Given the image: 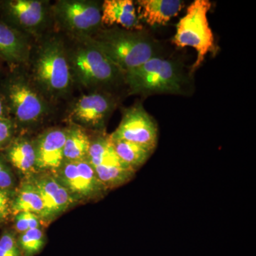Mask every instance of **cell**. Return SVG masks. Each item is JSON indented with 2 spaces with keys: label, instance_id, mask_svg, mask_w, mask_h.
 I'll return each mask as SVG.
<instances>
[{
  "label": "cell",
  "instance_id": "obj_1",
  "mask_svg": "<svg viewBox=\"0 0 256 256\" xmlns=\"http://www.w3.org/2000/svg\"><path fill=\"white\" fill-rule=\"evenodd\" d=\"M69 40L66 47L74 84L94 92L124 82V74L92 36Z\"/></svg>",
  "mask_w": 256,
  "mask_h": 256
},
{
  "label": "cell",
  "instance_id": "obj_2",
  "mask_svg": "<svg viewBox=\"0 0 256 256\" xmlns=\"http://www.w3.org/2000/svg\"><path fill=\"white\" fill-rule=\"evenodd\" d=\"M92 37L124 76L151 58L162 56L160 44L144 30L102 28Z\"/></svg>",
  "mask_w": 256,
  "mask_h": 256
},
{
  "label": "cell",
  "instance_id": "obj_3",
  "mask_svg": "<svg viewBox=\"0 0 256 256\" xmlns=\"http://www.w3.org/2000/svg\"><path fill=\"white\" fill-rule=\"evenodd\" d=\"M32 60L30 78L47 100L63 98L72 92L74 79L66 43L58 36L43 40Z\"/></svg>",
  "mask_w": 256,
  "mask_h": 256
},
{
  "label": "cell",
  "instance_id": "obj_4",
  "mask_svg": "<svg viewBox=\"0 0 256 256\" xmlns=\"http://www.w3.org/2000/svg\"><path fill=\"white\" fill-rule=\"evenodd\" d=\"M188 77L180 62L158 56L124 75V82L132 95H182L190 84Z\"/></svg>",
  "mask_w": 256,
  "mask_h": 256
},
{
  "label": "cell",
  "instance_id": "obj_5",
  "mask_svg": "<svg viewBox=\"0 0 256 256\" xmlns=\"http://www.w3.org/2000/svg\"><path fill=\"white\" fill-rule=\"evenodd\" d=\"M0 92L6 99L12 118L16 128L36 126L48 114V100L32 82L30 76L18 69L10 72L0 82Z\"/></svg>",
  "mask_w": 256,
  "mask_h": 256
},
{
  "label": "cell",
  "instance_id": "obj_6",
  "mask_svg": "<svg viewBox=\"0 0 256 256\" xmlns=\"http://www.w3.org/2000/svg\"><path fill=\"white\" fill-rule=\"evenodd\" d=\"M210 6L208 0H195L176 25L174 44L180 48L191 46L197 53L190 74L202 65L205 56L214 46V37L207 18Z\"/></svg>",
  "mask_w": 256,
  "mask_h": 256
},
{
  "label": "cell",
  "instance_id": "obj_7",
  "mask_svg": "<svg viewBox=\"0 0 256 256\" xmlns=\"http://www.w3.org/2000/svg\"><path fill=\"white\" fill-rule=\"evenodd\" d=\"M52 15L69 38L92 36L102 28L101 5L89 0H60L52 6Z\"/></svg>",
  "mask_w": 256,
  "mask_h": 256
},
{
  "label": "cell",
  "instance_id": "obj_8",
  "mask_svg": "<svg viewBox=\"0 0 256 256\" xmlns=\"http://www.w3.org/2000/svg\"><path fill=\"white\" fill-rule=\"evenodd\" d=\"M87 160L108 190L129 182L136 174V172L120 159L114 152L110 134H106L104 131L97 132L95 137L92 138Z\"/></svg>",
  "mask_w": 256,
  "mask_h": 256
},
{
  "label": "cell",
  "instance_id": "obj_9",
  "mask_svg": "<svg viewBox=\"0 0 256 256\" xmlns=\"http://www.w3.org/2000/svg\"><path fill=\"white\" fill-rule=\"evenodd\" d=\"M50 15L52 6L47 1L0 0V20L30 36H41Z\"/></svg>",
  "mask_w": 256,
  "mask_h": 256
},
{
  "label": "cell",
  "instance_id": "obj_10",
  "mask_svg": "<svg viewBox=\"0 0 256 256\" xmlns=\"http://www.w3.org/2000/svg\"><path fill=\"white\" fill-rule=\"evenodd\" d=\"M66 188L76 203L98 201L109 191L86 160L64 161L54 174Z\"/></svg>",
  "mask_w": 256,
  "mask_h": 256
},
{
  "label": "cell",
  "instance_id": "obj_11",
  "mask_svg": "<svg viewBox=\"0 0 256 256\" xmlns=\"http://www.w3.org/2000/svg\"><path fill=\"white\" fill-rule=\"evenodd\" d=\"M110 138L112 140L136 143L154 152L158 144V124L142 104H136L124 109L120 122Z\"/></svg>",
  "mask_w": 256,
  "mask_h": 256
},
{
  "label": "cell",
  "instance_id": "obj_12",
  "mask_svg": "<svg viewBox=\"0 0 256 256\" xmlns=\"http://www.w3.org/2000/svg\"><path fill=\"white\" fill-rule=\"evenodd\" d=\"M116 106V99L110 94L92 92L76 99L68 110V118L70 124L101 132Z\"/></svg>",
  "mask_w": 256,
  "mask_h": 256
},
{
  "label": "cell",
  "instance_id": "obj_13",
  "mask_svg": "<svg viewBox=\"0 0 256 256\" xmlns=\"http://www.w3.org/2000/svg\"><path fill=\"white\" fill-rule=\"evenodd\" d=\"M28 178L36 186L43 201L44 210L40 218L43 223L53 222L76 204L66 188L54 175L37 173Z\"/></svg>",
  "mask_w": 256,
  "mask_h": 256
},
{
  "label": "cell",
  "instance_id": "obj_14",
  "mask_svg": "<svg viewBox=\"0 0 256 256\" xmlns=\"http://www.w3.org/2000/svg\"><path fill=\"white\" fill-rule=\"evenodd\" d=\"M66 132L60 128H50L34 140L38 173L55 174L64 161Z\"/></svg>",
  "mask_w": 256,
  "mask_h": 256
},
{
  "label": "cell",
  "instance_id": "obj_15",
  "mask_svg": "<svg viewBox=\"0 0 256 256\" xmlns=\"http://www.w3.org/2000/svg\"><path fill=\"white\" fill-rule=\"evenodd\" d=\"M28 37L0 20V60L11 72L30 62L32 46Z\"/></svg>",
  "mask_w": 256,
  "mask_h": 256
},
{
  "label": "cell",
  "instance_id": "obj_16",
  "mask_svg": "<svg viewBox=\"0 0 256 256\" xmlns=\"http://www.w3.org/2000/svg\"><path fill=\"white\" fill-rule=\"evenodd\" d=\"M102 28L119 26L128 30H142V24L132 0H106L101 4Z\"/></svg>",
  "mask_w": 256,
  "mask_h": 256
},
{
  "label": "cell",
  "instance_id": "obj_17",
  "mask_svg": "<svg viewBox=\"0 0 256 256\" xmlns=\"http://www.w3.org/2000/svg\"><path fill=\"white\" fill-rule=\"evenodd\" d=\"M3 156L25 178L37 174L34 140L25 136L15 137L3 150Z\"/></svg>",
  "mask_w": 256,
  "mask_h": 256
},
{
  "label": "cell",
  "instance_id": "obj_18",
  "mask_svg": "<svg viewBox=\"0 0 256 256\" xmlns=\"http://www.w3.org/2000/svg\"><path fill=\"white\" fill-rule=\"evenodd\" d=\"M183 4L180 0H138L136 8L141 21L153 26L166 24L181 11Z\"/></svg>",
  "mask_w": 256,
  "mask_h": 256
},
{
  "label": "cell",
  "instance_id": "obj_19",
  "mask_svg": "<svg viewBox=\"0 0 256 256\" xmlns=\"http://www.w3.org/2000/svg\"><path fill=\"white\" fill-rule=\"evenodd\" d=\"M44 206L40 192L30 178H25L15 192L12 204V214L30 212L41 218Z\"/></svg>",
  "mask_w": 256,
  "mask_h": 256
},
{
  "label": "cell",
  "instance_id": "obj_20",
  "mask_svg": "<svg viewBox=\"0 0 256 256\" xmlns=\"http://www.w3.org/2000/svg\"><path fill=\"white\" fill-rule=\"evenodd\" d=\"M66 132L64 161L76 162L86 160L92 141V138L88 134L86 130L70 124L66 129Z\"/></svg>",
  "mask_w": 256,
  "mask_h": 256
},
{
  "label": "cell",
  "instance_id": "obj_21",
  "mask_svg": "<svg viewBox=\"0 0 256 256\" xmlns=\"http://www.w3.org/2000/svg\"><path fill=\"white\" fill-rule=\"evenodd\" d=\"M114 152L121 161L131 168L133 171L138 170L146 164L153 152L136 144L124 140H112Z\"/></svg>",
  "mask_w": 256,
  "mask_h": 256
},
{
  "label": "cell",
  "instance_id": "obj_22",
  "mask_svg": "<svg viewBox=\"0 0 256 256\" xmlns=\"http://www.w3.org/2000/svg\"><path fill=\"white\" fill-rule=\"evenodd\" d=\"M18 244L22 256H34L40 254L46 245V236L41 228L30 229L20 234Z\"/></svg>",
  "mask_w": 256,
  "mask_h": 256
},
{
  "label": "cell",
  "instance_id": "obj_23",
  "mask_svg": "<svg viewBox=\"0 0 256 256\" xmlns=\"http://www.w3.org/2000/svg\"><path fill=\"white\" fill-rule=\"evenodd\" d=\"M14 217L15 228L20 234L24 233L30 229L41 228V220L34 214L21 212Z\"/></svg>",
  "mask_w": 256,
  "mask_h": 256
},
{
  "label": "cell",
  "instance_id": "obj_24",
  "mask_svg": "<svg viewBox=\"0 0 256 256\" xmlns=\"http://www.w3.org/2000/svg\"><path fill=\"white\" fill-rule=\"evenodd\" d=\"M14 232L6 230L0 238V256H22Z\"/></svg>",
  "mask_w": 256,
  "mask_h": 256
},
{
  "label": "cell",
  "instance_id": "obj_25",
  "mask_svg": "<svg viewBox=\"0 0 256 256\" xmlns=\"http://www.w3.org/2000/svg\"><path fill=\"white\" fill-rule=\"evenodd\" d=\"M16 185V180L11 165L3 154H0V188L14 191Z\"/></svg>",
  "mask_w": 256,
  "mask_h": 256
},
{
  "label": "cell",
  "instance_id": "obj_26",
  "mask_svg": "<svg viewBox=\"0 0 256 256\" xmlns=\"http://www.w3.org/2000/svg\"><path fill=\"white\" fill-rule=\"evenodd\" d=\"M16 124L12 118L0 120V151L4 150L16 137Z\"/></svg>",
  "mask_w": 256,
  "mask_h": 256
},
{
  "label": "cell",
  "instance_id": "obj_27",
  "mask_svg": "<svg viewBox=\"0 0 256 256\" xmlns=\"http://www.w3.org/2000/svg\"><path fill=\"white\" fill-rule=\"evenodd\" d=\"M14 191L0 188V220H6L12 215V204L14 198Z\"/></svg>",
  "mask_w": 256,
  "mask_h": 256
},
{
  "label": "cell",
  "instance_id": "obj_28",
  "mask_svg": "<svg viewBox=\"0 0 256 256\" xmlns=\"http://www.w3.org/2000/svg\"><path fill=\"white\" fill-rule=\"evenodd\" d=\"M11 117L9 108L6 104L4 96L0 92V120L10 118Z\"/></svg>",
  "mask_w": 256,
  "mask_h": 256
},
{
  "label": "cell",
  "instance_id": "obj_29",
  "mask_svg": "<svg viewBox=\"0 0 256 256\" xmlns=\"http://www.w3.org/2000/svg\"><path fill=\"white\" fill-rule=\"evenodd\" d=\"M2 75V68H1V65H0V77H1Z\"/></svg>",
  "mask_w": 256,
  "mask_h": 256
},
{
  "label": "cell",
  "instance_id": "obj_30",
  "mask_svg": "<svg viewBox=\"0 0 256 256\" xmlns=\"http://www.w3.org/2000/svg\"><path fill=\"white\" fill-rule=\"evenodd\" d=\"M0 222H1V220H0Z\"/></svg>",
  "mask_w": 256,
  "mask_h": 256
}]
</instances>
